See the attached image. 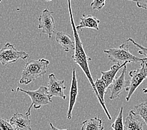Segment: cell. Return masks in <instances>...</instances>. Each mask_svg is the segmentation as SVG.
<instances>
[{
    "label": "cell",
    "instance_id": "obj_1",
    "mask_svg": "<svg viewBox=\"0 0 147 130\" xmlns=\"http://www.w3.org/2000/svg\"><path fill=\"white\" fill-rule=\"evenodd\" d=\"M68 11L69 14V18H70V22L71 24L72 29H73V36L75 38V50L74 53L72 55V59L78 65L83 73H85L87 79L89 81L91 86H92L93 92L95 94V95L97 98L98 100L99 103H100V100L97 91L96 90L95 85H94V82L92 78V75L91 74L90 69L89 68V62L92 61V58H90L87 56L86 54L85 49H84L83 45L81 39L79 36L78 31L76 30L75 24L74 23V19H73V12L71 9V0H68Z\"/></svg>",
    "mask_w": 147,
    "mask_h": 130
},
{
    "label": "cell",
    "instance_id": "obj_2",
    "mask_svg": "<svg viewBox=\"0 0 147 130\" xmlns=\"http://www.w3.org/2000/svg\"><path fill=\"white\" fill-rule=\"evenodd\" d=\"M50 61L45 58L28 61L23 69L19 82L20 85H29L37 78L45 75L47 73Z\"/></svg>",
    "mask_w": 147,
    "mask_h": 130
},
{
    "label": "cell",
    "instance_id": "obj_3",
    "mask_svg": "<svg viewBox=\"0 0 147 130\" xmlns=\"http://www.w3.org/2000/svg\"><path fill=\"white\" fill-rule=\"evenodd\" d=\"M129 46L128 44L123 43L118 48H110L108 50H104L103 52L107 55L108 59L113 63H120L122 62V63H124L127 62L128 64L147 61L146 58H141L132 55L129 51Z\"/></svg>",
    "mask_w": 147,
    "mask_h": 130
},
{
    "label": "cell",
    "instance_id": "obj_4",
    "mask_svg": "<svg viewBox=\"0 0 147 130\" xmlns=\"http://www.w3.org/2000/svg\"><path fill=\"white\" fill-rule=\"evenodd\" d=\"M17 92H23L26 94L31 100V103L25 114L31 115V110L33 107L35 110H39L42 106L48 105L52 102L51 98L49 95L47 87L41 86L36 90H24L18 87L16 88Z\"/></svg>",
    "mask_w": 147,
    "mask_h": 130
},
{
    "label": "cell",
    "instance_id": "obj_5",
    "mask_svg": "<svg viewBox=\"0 0 147 130\" xmlns=\"http://www.w3.org/2000/svg\"><path fill=\"white\" fill-rule=\"evenodd\" d=\"M129 75L131 79L129 80V85L125 89L128 92L126 97L127 101L130 100L135 91L147 78V61H142L140 68L131 71L129 73Z\"/></svg>",
    "mask_w": 147,
    "mask_h": 130
},
{
    "label": "cell",
    "instance_id": "obj_6",
    "mask_svg": "<svg viewBox=\"0 0 147 130\" xmlns=\"http://www.w3.org/2000/svg\"><path fill=\"white\" fill-rule=\"evenodd\" d=\"M28 58L29 55L27 53L18 50L9 43H7L0 50V63L3 66L16 63L20 59L26 60Z\"/></svg>",
    "mask_w": 147,
    "mask_h": 130
},
{
    "label": "cell",
    "instance_id": "obj_7",
    "mask_svg": "<svg viewBox=\"0 0 147 130\" xmlns=\"http://www.w3.org/2000/svg\"><path fill=\"white\" fill-rule=\"evenodd\" d=\"M53 11H51L48 8L45 9L38 18V29L41 30V34H46L50 38L56 29L55 19L53 16Z\"/></svg>",
    "mask_w": 147,
    "mask_h": 130
},
{
    "label": "cell",
    "instance_id": "obj_8",
    "mask_svg": "<svg viewBox=\"0 0 147 130\" xmlns=\"http://www.w3.org/2000/svg\"><path fill=\"white\" fill-rule=\"evenodd\" d=\"M48 80L47 90L50 97L51 98L53 97H59L65 100L66 96L65 94L64 91L66 87L65 85V80L58 79L53 73H51L48 76Z\"/></svg>",
    "mask_w": 147,
    "mask_h": 130
},
{
    "label": "cell",
    "instance_id": "obj_9",
    "mask_svg": "<svg viewBox=\"0 0 147 130\" xmlns=\"http://www.w3.org/2000/svg\"><path fill=\"white\" fill-rule=\"evenodd\" d=\"M127 72V65L123 67L120 75L115 79L108 88L110 90V100H114L120 97L121 93L128 86V82L125 80V75Z\"/></svg>",
    "mask_w": 147,
    "mask_h": 130
},
{
    "label": "cell",
    "instance_id": "obj_10",
    "mask_svg": "<svg viewBox=\"0 0 147 130\" xmlns=\"http://www.w3.org/2000/svg\"><path fill=\"white\" fill-rule=\"evenodd\" d=\"M69 100L68 103V109L67 112V119L71 120L72 118V111L74 108L75 105L76 104L77 97L78 94V81H77L76 75V69L75 68L73 69L72 73V78L69 88Z\"/></svg>",
    "mask_w": 147,
    "mask_h": 130
},
{
    "label": "cell",
    "instance_id": "obj_11",
    "mask_svg": "<svg viewBox=\"0 0 147 130\" xmlns=\"http://www.w3.org/2000/svg\"><path fill=\"white\" fill-rule=\"evenodd\" d=\"M9 122L15 130H31L30 115L15 113L10 118Z\"/></svg>",
    "mask_w": 147,
    "mask_h": 130
},
{
    "label": "cell",
    "instance_id": "obj_12",
    "mask_svg": "<svg viewBox=\"0 0 147 130\" xmlns=\"http://www.w3.org/2000/svg\"><path fill=\"white\" fill-rule=\"evenodd\" d=\"M144 121L132 110L129 111L124 122L125 130H143Z\"/></svg>",
    "mask_w": 147,
    "mask_h": 130
},
{
    "label": "cell",
    "instance_id": "obj_13",
    "mask_svg": "<svg viewBox=\"0 0 147 130\" xmlns=\"http://www.w3.org/2000/svg\"><path fill=\"white\" fill-rule=\"evenodd\" d=\"M55 40L63 48L66 53L75 50V41L71 39L69 34L63 31H58L56 34Z\"/></svg>",
    "mask_w": 147,
    "mask_h": 130
},
{
    "label": "cell",
    "instance_id": "obj_14",
    "mask_svg": "<svg viewBox=\"0 0 147 130\" xmlns=\"http://www.w3.org/2000/svg\"><path fill=\"white\" fill-rule=\"evenodd\" d=\"M79 25L76 26L78 31H82L83 28H90L94 30H99V24L100 21L91 15H85L83 14L82 17L80 20Z\"/></svg>",
    "mask_w": 147,
    "mask_h": 130
},
{
    "label": "cell",
    "instance_id": "obj_15",
    "mask_svg": "<svg viewBox=\"0 0 147 130\" xmlns=\"http://www.w3.org/2000/svg\"><path fill=\"white\" fill-rule=\"evenodd\" d=\"M128 64V63L125 62L123 64L117 63L113 66H111L110 69L107 71H101V79L103 81L107 88L110 86L111 84L113 82L115 79L116 78V75L119 70L123 68L125 66Z\"/></svg>",
    "mask_w": 147,
    "mask_h": 130
},
{
    "label": "cell",
    "instance_id": "obj_16",
    "mask_svg": "<svg viewBox=\"0 0 147 130\" xmlns=\"http://www.w3.org/2000/svg\"><path fill=\"white\" fill-rule=\"evenodd\" d=\"M103 120L100 117L86 119L82 123L81 130H103Z\"/></svg>",
    "mask_w": 147,
    "mask_h": 130
},
{
    "label": "cell",
    "instance_id": "obj_17",
    "mask_svg": "<svg viewBox=\"0 0 147 130\" xmlns=\"http://www.w3.org/2000/svg\"><path fill=\"white\" fill-rule=\"evenodd\" d=\"M132 110L136 115L139 116L143 119V121L147 126V102L136 105L134 110Z\"/></svg>",
    "mask_w": 147,
    "mask_h": 130
},
{
    "label": "cell",
    "instance_id": "obj_18",
    "mask_svg": "<svg viewBox=\"0 0 147 130\" xmlns=\"http://www.w3.org/2000/svg\"><path fill=\"white\" fill-rule=\"evenodd\" d=\"M123 107H121L119 113L116 117L115 121L111 125V127L113 130H125L124 123L123 119Z\"/></svg>",
    "mask_w": 147,
    "mask_h": 130
},
{
    "label": "cell",
    "instance_id": "obj_19",
    "mask_svg": "<svg viewBox=\"0 0 147 130\" xmlns=\"http://www.w3.org/2000/svg\"><path fill=\"white\" fill-rule=\"evenodd\" d=\"M105 4L106 0H93L90 5L93 9L100 11L105 6Z\"/></svg>",
    "mask_w": 147,
    "mask_h": 130
},
{
    "label": "cell",
    "instance_id": "obj_20",
    "mask_svg": "<svg viewBox=\"0 0 147 130\" xmlns=\"http://www.w3.org/2000/svg\"><path fill=\"white\" fill-rule=\"evenodd\" d=\"M127 42H131V43L134 44L136 48H138L140 50L138 51V53L145 56L146 58H147V48H145L144 46H143L142 45L137 43L134 41V39H132L131 38H129L128 39H127Z\"/></svg>",
    "mask_w": 147,
    "mask_h": 130
},
{
    "label": "cell",
    "instance_id": "obj_21",
    "mask_svg": "<svg viewBox=\"0 0 147 130\" xmlns=\"http://www.w3.org/2000/svg\"><path fill=\"white\" fill-rule=\"evenodd\" d=\"M0 130H15L9 121L0 117Z\"/></svg>",
    "mask_w": 147,
    "mask_h": 130
},
{
    "label": "cell",
    "instance_id": "obj_22",
    "mask_svg": "<svg viewBox=\"0 0 147 130\" xmlns=\"http://www.w3.org/2000/svg\"><path fill=\"white\" fill-rule=\"evenodd\" d=\"M136 3L138 8L147 10V0H128Z\"/></svg>",
    "mask_w": 147,
    "mask_h": 130
},
{
    "label": "cell",
    "instance_id": "obj_23",
    "mask_svg": "<svg viewBox=\"0 0 147 130\" xmlns=\"http://www.w3.org/2000/svg\"><path fill=\"white\" fill-rule=\"evenodd\" d=\"M50 128H51V130H68V129H59L57 127H55V126L51 123H50Z\"/></svg>",
    "mask_w": 147,
    "mask_h": 130
},
{
    "label": "cell",
    "instance_id": "obj_24",
    "mask_svg": "<svg viewBox=\"0 0 147 130\" xmlns=\"http://www.w3.org/2000/svg\"><path fill=\"white\" fill-rule=\"evenodd\" d=\"M143 93H144V94H146L147 93V88H146L143 89Z\"/></svg>",
    "mask_w": 147,
    "mask_h": 130
},
{
    "label": "cell",
    "instance_id": "obj_25",
    "mask_svg": "<svg viewBox=\"0 0 147 130\" xmlns=\"http://www.w3.org/2000/svg\"><path fill=\"white\" fill-rule=\"evenodd\" d=\"M46 1H51L52 0H46Z\"/></svg>",
    "mask_w": 147,
    "mask_h": 130
},
{
    "label": "cell",
    "instance_id": "obj_26",
    "mask_svg": "<svg viewBox=\"0 0 147 130\" xmlns=\"http://www.w3.org/2000/svg\"><path fill=\"white\" fill-rule=\"evenodd\" d=\"M1 1H2V0H0V3H1Z\"/></svg>",
    "mask_w": 147,
    "mask_h": 130
}]
</instances>
